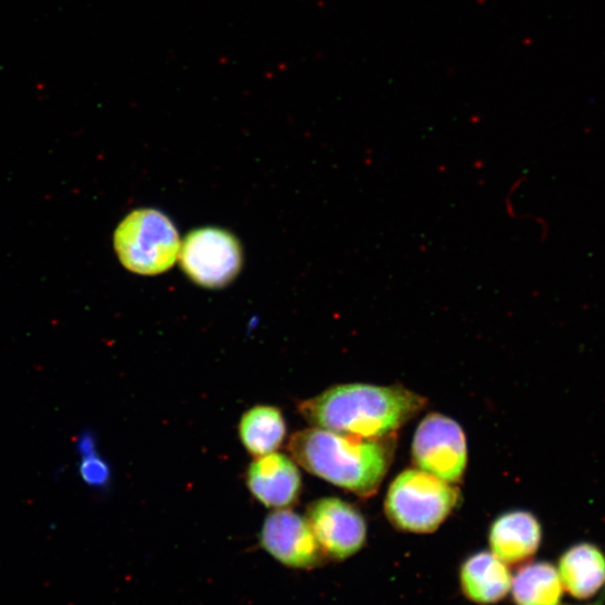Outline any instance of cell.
<instances>
[{"label": "cell", "mask_w": 605, "mask_h": 605, "mask_svg": "<svg viewBox=\"0 0 605 605\" xmlns=\"http://www.w3.org/2000/svg\"><path fill=\"white\" fill-rule=\"evenodd\" d=\"M563 589L556 567L547 562L521 567L511 583L517 605H560Z\"/></svg>", "instance_id": "14"}, {"label": "cell", "mask_w": 605, "mask_h": 605, "mask_svg": "<svg viewBox=\"0 0 605 605\" xmlns=\"http://www.w3.org/2000/svg\"><path fill=\"white\" fill-rule=\"evenodd\" d=\"M260 545L278 563L296 570L313 569L324 554L309 521L286 509H277L266 518Z\"/></svg>", "instance_id": "8"}, {"label": "cell", "mask_w": 605, "mask_h": 605, "mask_svg": "<svg viewBox=\"0 0 605 605\" xmlns=\"http://www.w3.org/2000/svg\"><path fill=\"white\" fill-rule=\"evenodd\" d=\"M115 248L129 271L157 275L174 265L180 256L181 242L169 218L156 210L142 209L120 223Z\"/></svg>", "instance_id": "4"}, {"label": "cell", "mask_w": 605, "mask_h": 605, "mask_svg": "<svg viewBox=\"0 0 605 605\" xmlns=\"http://www.w3.org/2000/svg\"><path fill=\"white\" fill-rule=\"evenodd\" d=\"M460 498V490L452 483L420 469H409L390 484L386 516L403 532L430 534L449 518Z\"/></svg>", "instance_id": "3"}, {"label": "cell", "mask_w": 605, "mask_h": 605, "mask_svg": "<svg viewBox=\"0 0 605 605\" xmlns=\"http://www.w3.org/2000/svg\"><path fill=\"white\" fill-rule=\"evenodd\" d=\"M412 454L418 469L452 484L462 480L468 465V445L462 427L437 413L427 415L418 425Z\"/></svg>", "instance_id": "5"}, {"label": "cell", "mask_w": 605, "mask_h": 605, "mask_svg": "<svg viewBox=\"0 0 605 605\" xmlns=\"http://www.w3.org/2000/svg\"><path fill=\"white\" fill-rule=\"evenodd\" d=\"M396 437L362 439L313 427L288 443L293 460L307 472L362 498L374 496L394 460Z\"/></svg>", "instance_id": "2"}, {"label": "cell", "mask_w": 605, "mask_h": 605, "mask_svg": "<svg viewBox=\"0 0 605 605\" xmlns=\"http://www.w3.org/2000/svg\"><path fill=\"white\" fill-rule=\"evenodd\" d=\"M426 406V398L402 386L348 384L304 400L299 411L314 427L374 440L394 435Z\"/></svg>", "instance_id": "1"}, {"label": "cell", "mask_w": 605, "mask_h": 605, "mask_svg": "<svg viewBox=\"0 0 605 605\" xmlns=\"http://www.w3.org/2000/svg\"><path fill=\"white\" fill-rule=\"evenodd\" d=\"M462 591L470 601L493 604L504 600L511 589L507 564L490 552H479L464 561L460 571Z\"/></svg>", "instance_id": "11"}, {"label": "cell", "mask_w": 605, "mask_h": 605, "mask_svg": "<svg viewBox=\"0 0 605 605\" xmlns=\"http://www.w3.org/2000/svg\"><path fill=\"white\" fill-rule=\"evenodd\" d=\"M79 473L81 480L92 488H104L110 480L108 463L95 453L80 456Z\"/></svg>", "instance_id": "15"}, {"label": "cell", "mask_w": 605, "mask_h": 605, "mask_svg": "<svg viewBox=\"0 0 605 605\" xmlns=\"http://www.w3.org/2000/svg\"><path fill=\"white\" fill-rule=\"evenodd\" d=\"M247 486L267 508L285 509L295 505L302 489V478L294 461L281 453L260 456L250 464Z\"/></svg>", "instance_id": "9"}, {"label": "cell", "mask_w": 605, "mask_h": 605, "mask_svg": "<svg viewBox=\"0 0 605 605\" xmlns=\"http://www.w3.org/2000/svg\"><path fill=\"white\" fill-rule=\"evenodd\" d=\"M307 521L322 552L335 561L357 554L367 541V524L360 511L339 498H323L307 510Z\"/></svg>", "instance_id": "7"}, {"label": "cell", "mask_w": 605, "mask_h": 605, "mask_svg": "<svg viewBox=\"0 0 605 605\" xmlns=\"http://www.w3.org/2000/svg\"><path fill=\"white\" fill-rule=\"evenodd\" d=\"M179 257L184 272L209 288L229 284L239 273L242 260L236 238L214 228L192 232L181 245Z\"/></svg>", "instance_id": "6"}, {"label": "cell", "mask_w": 605, "mask_h": 605, "mask_svg": "<svg viewBox=\"0 0 605 605\" xmlns=\"http://www.w3.org/2000/svg\"><path fill=\"white\" fill-rule=\"evenodd\" d=\"M286 422L273 406H256L241 418L239 434L245 449L256 458L276 452L286 437Z\"/></svg>", "instance_id": "13"}, {"label": "cell", "mask_w": 605, "mask_h": 605, "mask_svg": "<svg viewBox=\"0 0 605 605\" xmlns=\"http://www.w3.org/2000/svg\"><path fill=\"white\" fill-rule=\"evenodd\" d=\"M557 571L572 597L590 599L604 588L605 556L595 545L577 544L563 554Z\"/></svg>", "instance_id": "12"}, {"label": "cell", "mask_w": 605, "mask_h": 605, "mask_svg": "<svg viewBox=\"0 0 605 605\" xmlns=\"http://www.w3.org/2000/svg\"><path fill=\"white\" fill-rule=\"evenodd\" d=\"M588 605H605V585L604 588L601 590L598 599Z\"/></svg>", "instance_id": "16"}, {"label": "cell", "mask_w": 605, "mask_h": 605, "mask_svg": "<svg viewBox=\"0 0 605 605\" xmlns=\"http://www.w3.org/2000/svg\"><path fill=\"white\" fill-rule=\"evenodd\" d=\"M543 530L538 519L528 511H509L491 525V551L506 564H517L534 556L541 546Z\"/></svg>", "instance_id": "10"}]
</instances>
